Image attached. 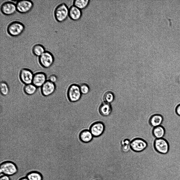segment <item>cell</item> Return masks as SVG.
<instances>
[{
    "label": "cell",
    "instance_id": "2",
    "mask_svg": "<svg viewBox=\"0 0 180 180\" xmlns=\"http://www.w3.org/2000/svg\"><path fill=\"white\" fill-rule=\"evenodd\" d=\"M69 8L66 4L61 3L55 8L54 15L56 20L59 22L65 21L69 17Z\"/></svg>",
    "mask_w": 180,
    "mask_h": 180
},
{
    "label": "cell",
    "instance_id": "24",
    "mask_svg": "<svg viewBox=\"0 0 180 180\" xmlns=\"http://www.w3.org/2000/svg\"><path fill=\"white\" fill-rule=\"evenodd\" d=\"M0 90L1 94L6 96L9 93L10 88L8 84L4 81H2L0 84Z\"/></svg>",
    "mask_w": 180,
    "mask_h": 180
},
{
    "label": "cell",
    "instance_id": "12",
    "mask_svg": "<svg viewBox=\"0 0 180 180\" xmlns=\"http://www.w3.org/2000/svg\"><path fill=\"white\" fill-rule=\"evenodd\" d=\"M47 80L46 74L40 71L34 74L32 83L37 88L41 87Z\"/></svg>",
    "mask_w": 180,
    "mask_h": 180
},
{
    "label": "cell",
    "instance_id": "9",
    "mask_svg": "<svg viewBox=\"0 0 180 180\" xmlns=\"http://www.w3.org/2000/svg\"><path fill=\"white\" fill-rule=\"evenodd\" d=\"M154 147L155 151L160 153L166 154L168 151V143L166 140L163 138L155 139Z\"/></svg>",
    "mask_w": 180,
    "mask_h": 180
},
{
    "label": "cell",
    "instance_id": "10",
    "mask_svg": "<svg viewBox=\"0 0 180 180\" xmlns=\"http://www.w3.org/2000/svg\"><path fill=\"white\" fill-rule=\"evenodd\" d=\"M17 11L16 4L11 1H6L3 3L1 7V11L2 14L7 16L14 14Z\"/></svg>",
    "mask_w": 180,
    "mask_h": 180
},
{
    "label": "cell",
    "instance_id": "19",
    "mask_svg": "<svg viewBox=\"0 0 180 180\" xmlns=\"http://www.w3.org/2000/svg\"><path fill=\"white\" fill-rule=\"evenodd\" d=\"M28 180H43L42 174L37 171H32L28 173L25 176Z\"/></svg>",
    "mask_w": 180,
    "mask_h": 180
},
{
    "label": "cell",
    "instance_id": "30",
    "mask_svg": "<svg viewBox=\"0 0 180 180\" xmlns=\"http://www.w3.org/2000/svg\"><path fill=\"white\" fill-rule=\"evenodd\" d=\"M18 180H28L26 177H22L20 178Z\"/></svg>",
    "mask_w": 180,
    "mask_h": 180
},
{
    "label": "cell",
    "instance_id": "29",
    "mask_svg": "<svg viewBox=\"0 0 180 180\" xmlns=\"http://www.w3.org/2000/svg\"><path fill=\"white\" fill-rule=\"evenodd\" d=\"M176 111L177 114L180 116V104L178 105L176 107Z\"/></svg>",
    "mask_w": 180,
    "mask_h": 180
},
{
    "label": "cell",
    "instance_id": "16",
    "mask_svg": "<svg viewBox=\"0 0 180 180\" xmlns=\"http://www.w3.org/2000/svg\"><path fill=\"white\" fill-rule=\"evenodd\" d=\"M99 111L100 114L104 116H107L111 114L112 108L110 103L104 102L102 103L99 108Z\"/></svg>",
    "mask_w": 180,
    "mask_h": 180
},
{
    "label": "cell",
    "instance_id": "6",
    "mask_svg": "<svg viewBox=\"0 0 180 180\" xmlns=\"http://www.w3.org/2000/svg\"><path fill=\"white\" fill-rule=\"evenodd\" d=\"M81 94L79 86L74 84L71 85L69 88L67 96L69 101L75 102L80 99Z\"/></svg>",
    "mask_w": 180,
    "mask_h": 180
},
{
    "label": "cell",
    "instance_id": "4",
    "mask_svg": "<svg viewBox=\"0 0 180 180\" xmlns=\"http://www.w3.org/2000/svg\"><path fill=\"white\" fill-rule=\"evenodd\" d=\"M54 60L53 55L48 51H45L38 58V62L40 66L45 69L50 67L53 64Z\"/></svg>",
    "mask_w": 180,
    "mask_h": 180
},
{
    "label": "cell",
    "instance_id": "8",
    "mask_svg": "<svg viewBox=\"0 0 180 180\" xmlns=\"http://www.w3.org/2000/svg\"><path fill=\"white\" fill-rule=\"evenodd\" d=\"M17 11L21 13H26L32 9L33 6V2L30 0L18 1L16 4Z\"/></svg>",
    "mask_w": 180,
    "mask_h": 180
},
{
    "label": "cell",
    "instance_id": "5",
    "mask_svg": "<svg viewBox=\"0 0 180 180\" xmlns=\"http://www.w3.org/2000/svg\"><path fill=\"white\" fill-rule=\"evenodd\" d=\"M148 146L147 142L141 138L133 139L131 140L130 143L131 149L136 152H140L144 151Z\"/></svg>",
    "mask_w": 180,
    "mask_h": 180
},
{
    "label": "cell",
    "instance_id": "25",
    "mask_svg": "<svg viewBox=\"0 0 180 180\" xmlns=\"http://www.w3.org/2000/svg\"><path fill=\"white\" fill-rule=\"evenodd\" d=\"M103 99L105 102L110 103L112 102L114 100V94L111 92H107L104 94Z\"/></svg>",
    "mask_w": 180,
    "mask_h": 180
},
{
    "label": "cell",
    "instance_id": "31",
    "mask_svg": "<svg viewBox=\"0 0 180 180\" xmlns=\"http://www.w3.org/2000/svg\"><path fill=\"white\" fill-rule=\"evenodd\" d=\"M180 65V64H179Z\"/></svg>",
    "mask_w": 180,
    "mask_h": 180
},
{
    "label": "cell",
    "instance_id": "20",
    "mask_svg": "<svg viewBox=\"0 0 180 180\" xmlns=\"http://www.w3.org/2000/svg\"><path fill=\"white\" fill-rule=\"evenodd\" d=\"M37 88L33 84L24 85L23 90L24 93L28 95H32L37 91Z\"/></svg>",
    "mask_w": 180,
    "mask_h": 180
},
{
    "label": "cell",
    "instance_id": "7",
    "mask_svg": "<svg viewBox=\"0 0 180 180\" xmlns=\"http://www.w3.org/2000/svg\"><path fill=\"white\" fill-rule=\"evenodd\" d=\"M34 74L29 69L23 68L19 73V77L21 82L25 85L32 83Z\"/></svg>",
    "mask_w": 180,
    "mask_h": 180
},
{
    "label": "cell",
    "instance_id": "3",
    "mask_svg": "<svg viewBox=\"0 0 180 180\" xmlns=\"http://www.w3.org/2000/svg\"><path fill=\"white\" fill-rule=\"evenodd\" d=\"M25 26L21 22L15 21L10 23L7 28L8 34L12 37H17L20 35L23 32Z\"/></svg>",
    "mask_w": 180,
    "mask_h": 180
},
{
    "label": "cell",
    "instance_id": "28",
    "mask_svg": "<svg viewBox=\"0 0 180 180\" xmlns=\"http://www.w3.org/2000/svg\"><path fill=\"white\" fill-rule=\"evenodd\" d=\"M0 180H11L9 176L4 175H2L0 176Z\"/></svg>",
    "mask_w": 180,
    "mask_h": 180
},
{
    "label": "cell",
    "instance_id": "26",
    "mask_svg": "<svg viewBox=\"0 0 180 180\" xmlns=\"http://www.w3.org/2000/svg\"><path fill=\"white\" fill-rule=\"evenodd\" d=\"M79 86L81 94H85L89 93V88L87 84H82Z\"/></svg>",
    "mask_w": 180,
    "mask_h": 180
},
{
    "label": "cell",
    "instance_id": "22",
    "mask_svg": "<svg viewBox=\"0 0 180 180\" xmlns=\"http://www.w3.org/2000/svg\"><path fill=\"white\" fill-rule=\"evenodd\" d=\"M131 140L128 138L122 139L120 142L121 150L123 152L127 153L129 152L131 149L130 143Z\"/></svg>",
    "mask_w": 180,
    "mask_h": 180
},
{
    "label": "cell",
    "instance_id": "18",
    "mask_svg": "<svg viewBox=\"0 0 180 180\" xmlns=\"http://www.w3.org/2000/svg\"><path fill=\"white\" fill-rule=\"evenodd\" d=\"M152 134L156 139L162 138L165 134V130L161 125L154 127L152 130Z\"/></svg>",
    "mask_w": 180,
    "mask_h": 180
},
{
    "label": "cell",
    "instance_id": "23",
    "mask_svg": "<svg viewBox=\"0 0 180 180\" xmlns=\"http://www.w3.org/2000/svg\"><path fill=\"white\" fill-rule=\"evenodd\" d=\"M32 51L33 54L38 57L45 51L44 46L40 44H36L33 47Z\"/></svg>",
    "mask_w": 180,
    "mask_h": 180
},
{
    "label": "cell",
    "instance_id": "13",
    "mask_svg": "<svg viewBox=\"0 0 180 180\" xmlns=\"http://www.w3.org/2000/svg\"><path fill=\"white\" fill-rule=\"evenodd\" d=\"M105 128L104 125L103 123L98 121L91 125L90 128V130L93 136L98 137L103 133Z\"/></svg>",
    "mask_w": 180,
    "mask_h": 180
},
{
    "label": "cell",
    "instance_id": "17",
    "mask_svg": "<svg viewBox=\"0 0 180 180\" xmlns=\"http://www.w3.org/2000/svg\"><path fill=\"white\" fill-rule=\"evenodd\" d=\"M93 136L90 131L87 130L82 131L79 135L80 140L84 143H88L91 141L93 139Z\"/></svg>",
    "mask_w": 180,
    "mask_h": 180
},
{
    "label": "cell",
    "instance_id": "11",
    "mask_svg": "<svg viewBox=\"0 0 180 180\" xmlns=\"http://www.w3.org/2000/svg\"><path fill=\"white\" fill-rule=\"evenodd\" d=\"M41 93L45 97L49 96L55 92L56 89L55 83L47 80L40 87Z\"/></svg>",
    "mask_w": 180,
    "mask_h": 180
},
{
    "label": "cell",
    "instance_id": "27",
    "mask_svg": "<svg viewBox=\"0 0 180 180\" xmlns=\"http://www.w3.org/2000/svg\"><path fill=\"white\" fill-rule=\"evenodd\" d=\"M47 80L50 81L55 83L57 80V76L54 74H51L50 75L48 78Z\"/></svg>",
    "mask_w": 180,
    "mask_h": 180
},
{
    "label": "cell",
    "instance_id": "15",
    "mask_svg": "<svg viewBox=\"0 0 180 180\" xmlns=\"http://www.w3.org/2000/svg\"><path fill=\"white\" fill-rule=\"evenodd\" d=\"M163 120L162 116L160 114H153L150 117L149 122L152 127H154L160 125Z\"/></svg>",
    "mask_w": 180,
    "mask_h": 180
},
{
    "label": "cell",
    "instance_id": "21",
    "mask_svg": "<svg viewBox=\"0 0 180 180\" xmlns=\"http://www.w3.org/2000/svg\"><path fill=\"white\" fill-rule=\"evenodd\" d=\"M90 1L89 0H74L73 1L72 5L82 10L88 6Z\"/></svg>",
    "mask_w": 180,
    "mask_h": 180
},
{
    "label": "cell",
    "instance_id": "14",
    "mask_svg": "<svg viewBox=\"0 0 180 180\" xmlns=\"http://www.w3.org/2000/svg\"><path fill=\"white\" fill-rule=\"evenodd\" d=\"M81 10L72 5L69 8V17L73 21H77L81 18L82 16Z\"/></svg>",
    "mask_w": 180,
    "mask_h": 180
},
{
    "label": "cell",
    "instance_id": "1",
    "mask_svg": "<svg viewBox=\"0 0 180 180\" xmlns=\"http://www.w3.org/2000/svg\"><path fill=\"white\" fill-rule=\"evenodd\" d=\"M18 171L16 164L13 162L9 160L4 161L0 164V173L2 175L9 176L16 174Z\"/></svg>",
    "mask_w": 180,
    "mask_h": 180
}]
</instances>
